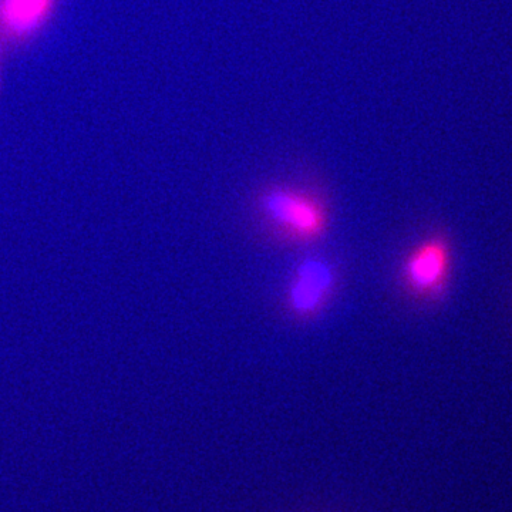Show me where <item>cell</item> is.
<instances>
[{"instance_id": "obj_1", "label": "cell", "mask_w": 512, "mask_h": 512, "mask_svg": "<svg viewBox=\"0 0 512 512\" xmlns=\"http://www.w3.org/2000/svg\"><path fill=\"white\" fill-rule=\"evenodd\" d=\"M262 220L285 241L309 245L325 237L329 207L315 188L305 184L266 185L256 198Z\"/></svg>"}, {"instance_id": "obj_2", "label": "cell", "mask_w": 512, "mask_h": 512, "mask_svg": "<svg viewBox=\"0 0 512 512\" xmlns=\"http://www.w3.org/2000/svg\"><path fill=\"white\" fill-rule=\"evenodd\" d=\"M453 271V248L444 234H431L410 249L402 265L404 289L420 302L446 295Z\"/></svg>"}, {"instance_id": "obj_3", "label": "cell", "mask_w": 512, "mask_h": 512, "mask_svg": "<svg viewBox=\"0 0 512 512\" xmlns=\"http://www.w3.org/2000/svg\"><path fill=\"white\" fill-rule=\"evenodd\" d=\"M338 286V272L322 256H306L292 272L285 292V305L293 318L311 320L318 318L329 305Z\"/></svg>"}, {"instance_id": "obj_4", "label": "cell", "mask_w": 512, "mask_h": 512, "mask_svg": "<svg viewBox=\"0 0 512 512\" xmlns=\"http://www.w3.org/2000/svg\"><path fill=\"white\" fill-rule=\"evenodd\" d=\"M56 0H0V32L9 39L35 35L49 19Z\"/></svg>"}]
</instances>
